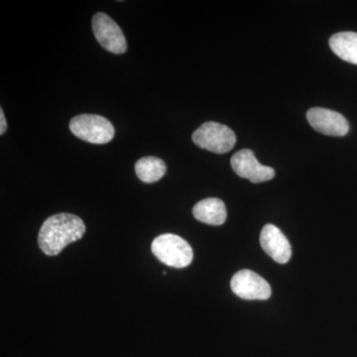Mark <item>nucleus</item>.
<instances>
[{
    "instance_id": "1",
    "label": "nucleus",
    "mask_w": 357,
    "mask_h": 357,
    "mask_svg": "<svg viewBox=\"0 0 357 357\" xmlns=\"http://www.w3.org/2000/svg\"><path fill=\"white\" fill-rule=\"evenodd\" d=\"M84 232L86 225L77 215L66 213L52 215L40 229L39 248L45 255H57L66 246L81 239Z\"/></svg>"
},
{
    "instance_id": "2",
    "label": "nucleus",
    "mask_w": 357,
    "mask_h": 357,
    "mask_svg": "<svg viewBox=\"0 0 357 357\" xmlns=\"http://www.w3.org/2000/svg\"><path fill=\"white\" fill-rule=\"evenodd\" d=\"M151 249L153 255L167 266L185 268L191 264L194 258L191 245L176 234H165L156 237Z\"/></svg>"
},
{
    "instance_id": "3",
    "label": "nucleus",
    "mask_w": 357,
    "mask_h": 357,
    "mask_svg": "<svg viewBox=\"0 0 357 357\" xmlns=\"http://www.w3.org/2000/svg\"><path fill=\"white\" fill-rule=\"evenodd\" d=\"M70 129L77 138L93 144H107L115 133L110 121L96 114L77 115L70 121Z\"/></svg>"
},
{
    "instance_id": "4",
    "label": "nucleus",
    "mask_w": 357,
    "mask_h": 357,
    "mask_svg": "<svg viewBox=\"0 0 357 357\" xmlns=\"http://www.w3.org/2000/svg\"><path fill=\"white\" fill-rule=\"evenodd\" d=\"M195 144L213 153L225 154L229 152L236 143V134L227 126L208 121L199 126L194 134Z\"/></svg>"
},
{
    "instance_id": "5",
    "label": "nucleus",
    "mask_w": 357,
    "mask_h": 357,
    "mask_svg": "<svg viewBox=\"0 0 357 357\" xmlns=\"http://www.w3.org/2000/svg\"><path fill=\"white\" fill-rule=\"evenodd\" d=\"M93 30L98 43L105 50L119 55L128 50V42L121 27L107 14L98 13L93 16Z\"/></svg>"
},
{
    "instance_id": "6",
    "label": "nucleus",
    "mask_w": 357,
    "mask_h": 357,
    "mask_svg": "<svg viewBox=\"0 0 357 357\" xmlns=\"http://www.w3.org/2000/svg\"><path fill=\"white\" fill-rule=\"evenodd\" d=\"M231 290L244 300H268L271 288L266 280L251 270H241L232 277Z\"/></svg>"
},
{
    "instance_id": "7",
    "label": "nucleus",
    "mask_w": 357,
    "mask_h": 357,
    "mask_svg": "<svg viewBox=\"0 0 357 357\" xmlns=\"http://www.w3.org/2000/svg\"><path fill=\"white\" fill-rule=\"evenodd\" d=\"M230 162L232 169L239 177L248 178L255 184L267 182L275 177L274 169L261 165L251 150L243 149L236 152Z\"/></svg>"
},
{
    "instance_id": "8",
    "label": "nucleus",
    "mask_w": 357,
    "mask_h": 357,
    "mask_svg": "<svg viewBox=\"0 0 357 357\" xmlns=\"http://www.w3.org/2000/svg\"><path fill=\"white\" fill-rule=\"evenodd\" d=\"M307 119L314 130L325 135L342 137L349 133V122L335 110L314 107L307 112Z\"/></svg>"
},
{
    "instance_id": "9",
    "label": "nucleus",
    "mask_w": 357,
    "mask_h": 357,
    "mask_svg": "<svg viewBox=\"0 0 357 357\" xmlns=\"http://www.w3.org/2000/svg\"><path fill=\"white\" fill-rule=\"evenodd\" d=\"M260 243L265 253H267L274 261L285 264L291 259V244L287 237L275 225H266L263 227L260 234Z\"/></svg>"
},
{
    "instance_id": "10",
    "label": "nucleus",
    "mask_w": 357,
    "mask_h": 357,
    "mask_svg": "<svg viewBox=\"0 0 357 357\" xmlns=\"http://www.w3.org/2000/svg\"><path fill=\"white\" fill-rule=\"evenodd\" d=\"M192 213L199 222L211 225H222L227 217L225 203L217 198L204 199L199 202L192 208Z\"/></svg>"
},
{
    "instance_id": "11",
    "label": "nucleus",
    "mask_w": 357,
    "mask_h": 357,
    "mask_svg": "<svg viewBox=\"0 0 357 357\" xmlns=\"http://www.w3.org/2000/svg\"><path fill=\"white\" fill-rule=\"evenodd\" d=\"M330 47L342 60L357 65V33L340 32L333 35Z\"/></svg>"
},
{
    "instance_id": "12",
    "label": "nucleus",
    "mask_w": 357,
    "mask_h": 357,
    "mask_svg": "<svg viewBox=\"0 0 357 357\" xmlns=\"http://www.w3.org/2000/svg\"><path fill=\"white\" fill-rule=\"evenodd\" d=\"M166 170L165 162L157 157H143L135 164L136 175L139 180L148 184L157 182L160 178H163Z\"/></svg>"
},
{
    "instance_id": "13",
    "label": "nucleus",
    "mask_w": 357,
    "mask_h": 357,
    "mask_svg": "<svg viewBox=\"0 0 357 357\" xmlns=\"http://www.w3.org/2000/svg\"><path fill=\"white\" fill-rule=\"evenodd\" d=\"M7 129L6 116H4L3 109H0V134L3 135Z\"/></svg>"
}]
</instances>
